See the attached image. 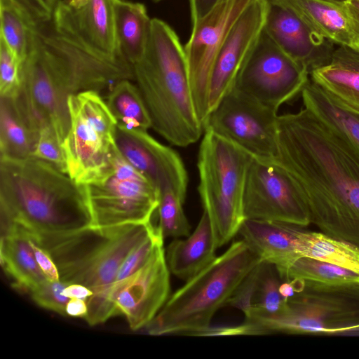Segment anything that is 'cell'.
I'll return each instance as SVG.
<instances>
[{"mask_svg": "<svg viewBox=\"0 0 359 359\" xmlns=\"http://www.w3.org/2000/svg\"><path fill=\"white\" fill-rule=\"evenodd\" d=\"M273 159L321 232L359 248V150L306 108L278 115Z\"/></svg>", "mask_w": 359, "mask_h": 359, "instance_id": "cell-1", "label": "cell"}, {"mask_svg": "<svg viewBox=\"0 0 359 359\" xmlns=\"http://www.w3.org/2000/svg\"><path fill=\"white\" fill-rule=\"evenodd\" d=\"M123 79L133 81L128 61L90 52L57 31L51 20L31 26L15 97L33 130L39 135L51 126L62 144L70 124L69 97L87 90L108 93Z\"/></svg>", "mask_w": 359, "mask_h": 359, "instance_id": "cell-2", "label": "cell"}, {"mask_svg": "<svg viewBox=\"0 0 359 359\" xmlns=\"http://www.w3.org/2000/svg\"><path fill=\"white\" fill-rule=\"evenodd\" d=\"M0 205L1 222L34 233H69L92 224L83 185L32 156H1Z\"/></svg>", "mask_w": 359, "mask_h": 359, "instance_id": "cell-3", "label": "cell"}, {"mask_svg": "<svg viewBox=\"0 0 359 359\" xmlns=\"http://www.w3.org/2000/svg\"><path fill=\"white\" fill-rule=\"evenodd\" d=\"M132 67L151 128L173 146L196 142L204 129L193 100L184 47L168 23L151 19L145 52Z\"/></svg>", "mask_w": 359, "mask_h": 359, "instance_id": "cell-4", "label": "cell"}, {"mask_svg": "<svg viewBox=\"0 0 359 359\" xmlns=\"http://www.w3.org/2000/svg\"><path fill=\"white\" fill-rule=\"evenodd\" d=\"M154 228L149 222L30 236L50 253L61 281L86 286L93 292L87 299L89 304L109 306L114 304L111 291L121 264Z\"/></svg>", "mask_w": 359, "mask_h": 359, "instance_id": "cell-5", "label": "cell"}, {"mask_svg": "<svg viewBox=\"0 0 359 359\" xmlns=\"http://www.w3.org/2000/svg\"><path fill=\"white\" fill-rule=\"evenodd\" d=\"M262 260L242 239L172 294L145 327L150 335L202 336L215 313Z\"/></svg>", "mask_w": 359, "mask_h": 359, "instance_id": "cell-6", "label": "cell"}, {"mask_svg": "<svg viewBox=\"0 0 359 359\" xmlns=\"http://www.w3.org/2000/svg\"><path fill=\"white\" fill-rule=\"evenodd\" d=\"M243 335H359V283L302 286L273 315L245 316Z\"/></svg>", "mask_w": 359, "mask_h": 359, "instance_id": "cell-7", "label": "cell"}, {"mask_svg": "<svg viewBox=\"0 0 359 359\" xmlns=\"http://www.w3.org/2000/svg\"><path fill=\"white\" fill-rule=\"evenodd\" d=\"M204 133L197 163L198 193L219 248L238 233L245 220L244 186L252 156L211 131Z\"/></svg>", "mask_w": 359, "mask_h": 359, "instance_id": "cell-8", "label": "cell"}, {"mask_svg": "<svg viewBox=\"0 0 359 359\" xmlns=\"http://www.w3.org/2000/svg\"><path fill=\"white\" fill-rule=\"evenodd\" d=\"M70 124L62 144L68 175L83 185L110 168L118 150L117 121L101 94L87 90L67 101Z\"/></svg>", "mask_w": 359, "mask_h": 359, "instance_id": "cell-9", "label": "cell"}, {"mask_svg": "<svg viewBox=\"0 0 359 359\" xmlns=\"http://www.w3.org/2000/svg\"><path fill=\"white\" fill-rule=\"evenodd\" d=\"M83 187L95 228L149 223L159 203L157 187L118 149L107 171Z\"/></svg>", "mask_w": 359, "mask_h": 359, "instance_id": "cell-10", "label": "cell"}, {"mask_svg": "<svg viewBox=\"0 0 359 359\" xmlns=\"http://www.w3.org/2000/svg\"><path fill=\"white\" fill-rule=\"evenodd\" d=\"M277 112L233 87L209 113L203 128L254 158L274 159Z\"/></svg>", "mask_w": 359, "mask_h": 359, "instance_id": "cell-11", "label": "cell"}, {"mask_svg": "<svg viewBox=\"0 0 359 359\" xmlns=\"http://www.w3.org/2000/svg\"><path fill=\"white\" fill-rule=\"evenodd\" d=\"M309 76L308 69L281 50L263 29L233 87L278 111L302 93Z\"/></svg>", "mask_w": 359, "mask_h": 359, "instance_id": "cell-12", "label": "cell"}, {"mask_svg": "<svg viewBox=\"0 0 359 359\" xmlns=\"http://www.w3.org/2000/svg\"><path fill=\"white\" fill-rule=\"evenodd\" d=\"M245 219L278 221L306 227L308 208L290 174L273 159L252 157L244 186Z\"/></svg>", "mask_w": 359, "mask_h": 359, "instance_id": "cell-13", "label": "cell"}, {"mask_svg": "<svg viewBox=\"0 0 359 359\" xmlns=\"http://www.w3.org/2000/svg\"><path fill=\"white\" fill-rule=\"evenodd\" d=\"M251 1L217 0L204 16L191 24V35L184 47L193 100L203 127L208 116V84L215 59Z\"/></svg>", "mask_w": 359, "mask_h": 359, "instance_id": "cell-14", "label": "cell"}, {"mask_svg": "<svg viewBox=\"0 0 359 359\" xmlns=\"http://www.w3.org/2000/svg\"><path fill=\"white\" fill-rule=\"evenodd\" d=\"M170 273L161 244L138 271L113 285L111 300L133 330L145 327L169 298Z\"/></svg>", "mask_w": 359, "mask_h": 359, "instance_id": "cell-15", "label": "cell"}, {"mask_svg": "<svg viewBox=\"0 0 359 359\" xmlns=\"http://www.w3.org/2000/svg\"><path fill=\"white\" fill-rule=\"evenodd\" d=\"M52 22L57 31L90 52L126 60L117 39L113 0H87L79 7L58 0Z\"/></svg>", "mask_w": 359, "mask_h": 359, "instance_id": "cell-16", "label": "cell"}, {"mask_svg": "<svg viewBox=\"0 0 359 359\" xmlns=\"http://www.w3.org/2000/svg\"><path fill=\"white\" fill-rule=\"evenodd\" d=\"M267 8V0H252L230 29L212 65L208 84V114L233 87L262 34Z\"/></svg>", "mask_w": 359, "mask_h": 359, "instance_id": "cell-17", "label": "cell"}, {"mask_svg": "<svg viewBox=\"0 0 359 359\" xmlns=\"http://www.w3.org/2000/svg\"><path fill=\"white\" fill-rule=\"evenodd\" d=\"M116 142L121 155L147 177L158 191L169 188L186 198L188 175L178 154L147 131L117 126Z\"/></svg>", "mask_w": 359, "mask_h": 359, "instance_id": "cell-18", "label": "cell"}, {"mask_svg": "<svg viewBox=\"0 0 359 359\" xmlns=\"http://www.w3.org/2000/svg\"><path fill=\"white\" fill-rule=\"evenodd\" d=\"M264 31L286 55L309 73L332 62L336 45L311 29L290 9L267 0Z\"/></svg>", "mask_w": 359, "mask_h": 359, "instance_id": "cell-19", "label": "cell"}, {"mask_svg": "<svg viewBox=\"0 0 359 359\" xmlns=\"http://www.w3.org/2000/svg\"><path fill=\"white\" fill-rule=\"evenodd\" d=\"M303 228L283 222L245 219L238 233L262 261L276 266L280 277L301 257L299 234Z\"/></svg>", "mask_w": 359, "mask_h": 359, "instance_id": "cell-20", "label": "cell"}, {"mask_svg": "<svg viewBox=\"0 0 359 359\" xmlns=\"http://www.w3.org/2000/svg\"><path fill=\"white\" fill-rule=\"evenodd\" d=\"M1 263L15 285L29 292L47 278L34 257L30 238L25 228L1 222Z\"/></svg>", "mask_w": 359, "mask_h": 359, "instance_id": "cell-21", "label": "cell"}, {"mask_svg": "<svg viewBox=\"0 0 359 359\" xmlns=\"http://www.w3.org/2000/svg\"><path fill=\"white\" fill-rule=\"evenodd\" d=\"M210 222L203 212L194 231L185 239L174 238L165 250L170 272L187 281L216 257L217 250Z\"/></svg>", "mask_w": 359, "mask_h": 359, "instance_id": "cell-22", "label": "cell"}, {"mask_svg": "<svg viewBox=\"0 0 359 359\" xmlns=\"http://www.w3.org/2000/svg\"><path fill=\"white\" fill-rule=\"evenodd\" d=\"M293 12L311 29L337 46L351 47L344 4L327 0H273Z\"/></svg>", "mask_w": 359, "mask_h": 359, "instance_id": "cell-23", "label": "cell"}, {"mask_svg": "<svg viewBox=\"0 0 359 359\" xmlns=\"http://www.w3.org/2000/svg\"><path fill=\"white\" fill-rule=\"evenodd\" d=\"M117 39L121 51L131 66L144 55L151 25L144 4L113 0Z\"/></svg>", "mask_w": 359, "mask_h": 359, "instance_id": "cell-24", "label": "cell"}, {"mask_svg": "<svg viewBox=\"0 0 359 359\" xmlns=\"http://www.w3.org/2000/svg\"><path fill=\"white\" fill-rule=\"evenodd\" d=\"M301 95L305 108L344 135L359 150V111L337 100L311 79Z\"/></svg>", "mask_w": 359, "mask_h": 359, "instance_id": "cell-25", "label": "cell"}, {"mask_svg": "<svg viewBox=\"0 0 359 359\" xmlns=\"http://www.w3.org/2000/svg\"><path fill=\"white\" fill-rule=\"evenodd\" d=\"M38 135L32 130L15 96L1 97V156L22 158L31 156Z\"/></svg>", "mask_w": 359, "mask_h": 359, "instance_id": "cell-26", "label": "cell"}, {"mask_svg": "<svg viewBox=\"0 0 359 359\" xmlns=\"http://www.w3.org/2000/svg\"><path fill=\"white\" fill-rule=\"evenodd\" d=\"M299 252L308 257L359 273V248L321 231L302 229Z\"/></svg>", "mask_w": 359, "mask_h": 359, "instance_id": "cell-27", "label": "cell"}, {"mask_svg": "<svg viewBox=\"0 0 359 359\" xmlns=\"http://www.w3.org/2000/svg\"><path fill=\"white\" fill-rule=\"evenodd\" d=\"M130 79L116 83L107 95L106 102L117 126L128 130H144L151 128V121L138 90Z\"/></svg>", "mask_w": 359, "mask_h": 359, "instance_id": "cell-28", "label": "cell"}, {"mask_svg": "<svg viewBox=\"0 0 359 359\" xmlns=\"http://www.w3.org/2000/svg\"><path fill=\"white\" fill-rule=\"evenodd\" d=\"M309 75L323 90L359 111V72L330 63L313 69Z\"/></svg>", "mask_w": 359, "mask_h": 359, "instance_id": "cell-29", "label": "cell"}, {"mask_svg": "<svg viewBox=\"0 0 359 359\" xmlns=\"http://www.w3.org/2000/svg\"><path fill=\"white\" fill-rule=\"evenodd\" d=\"M256 278L252 304L243 312L245 316L252 315H273L283 307L285 299L280 294L283 282L276 266L262 261L255 266Z\"/></svg>", "mask_w": 359, "mask_h": 359, "instance_id": "cell-30", "label": "cell"}, {"mask_svg": "<svg viewBox=\"0 0 359 359\" xmlns=\"http://www.w3.org/2000/svg\"><path fill=\"white\" fill-rule=\"evenodd\" d=\"M283 281L299 279L323 284L359 283V273L308 257L296 259L282 274Z\"/></svg>", "mask_w": 359, "mask_h": 359, "instance_id": "cell-31", "label": "cell"}, {"mask_svg": "<svg viewBox=\"0 0 359 359\" xmlns=\"http://www.w3.org/2000/svg\"><path fill=\"white\" fill-rule=\"evenodd\" d=\"M0 39L13 52L21 65L29 46L32 24L9 0H0Z\"/></svg>", "mask_w": 359, "mask_h": 359, "instance_id": "cell-32", "label": "cell"}, {"mask_svg": "<svg viewBox=\"0 0 359 359\" xmlns=\"http://www.w3.org/2000/svg\"><path fill=\"white\" fill-rule=\"evenodd\" d=\"M184 200L171 189L159 191L157 226L164 238H180L191 233V226L183 210Z\"/></svg>", "mask_w": 359, "mask_h": 359, "instance_id": "cell-33", "label": "cell"}, {"mask_svg": "<svg viewBox=\"0 0 359 359\" xmlns=\"http://www.w3.org/2000/svg\"><path fill=\"white\" fill-rule=\"evenodd\" d=\"M163 239L158 227L155 226L127 255L119 269L116 281L124 280L138 271L149 260L156 248L163 244Z\"/></svg>", "mask_w": 359, "mask_h": 359, "instance_id": "cell-34", "label": "cell"}, {"mask_svg": "<svg viewBox=\"0 0 359 359\" xmlns=\"http://www.w3.org/2000/svg\"><path fill=\"white\" fill-rule=\"evenodd\" d=\"M32 156L45 161L67 174L62 144L51 126H45L39 130Z\"/></svg>", "mask_w": 359, "mask_h": 359, "instance_id": "cell-35", "label": "cell"}, {"mask_svg": "<svg viewBox=\"0 0 359 359\" xmlns=\"http://www.w3.org/2000/svg\"><path fill=\"white\" fill-rule=\"evenodd\" d=\"M21 64L6 43L0 39L1 97L15 96L20 86Z\"/></svg>", "mask_w": 359, "mask_h": 359, "instance_id": "cell-36", "label": "cell"}, {"mask_svg": "<svg viewBox=\"0 0 359 359\" xmlns=\"http://www.w3.org/2000/svg\"><path fill=\"white\" fill-rule=\"evenodd\" d=\"M67 285L60 280L46 279L33 289L30 294L34 302L41 307L65 316L66 306L69 298L62 292Z\"/></svg>", "mask_w": 359, "mask_h": 359, "instance_id": "cell-37", "label": "cell"}, {"mask_svg": "<svg viewBox=\"0 0 359 359\" xmlns=\"http://www.w3.org/2000/svg\"><path fill=\"white\" fill-rule=\"evenodd\" d=\"M33 25L53 20L58 0H9Z\"/></svg>", "mask_w": 359, "mask_h": 359, "instance_id": "cell-38", "label": "cell"}, {"mask_svg": "<svg viewBox=\"0 0 359 359\" xmlns=\"http://www.w3.org/2000/svg\"><path fill=\"white\" fill-rule=\"evenodd\" d=\"M29 236L35 259L46 278L50 280H60L57 266L50 253Z\"/></svg>", "mask_w": 359, "mask_h": 359, "instance_id": "cell-39", "label": "cell"}, {"mask_svg": "<svg viewBox=\"0 0 359 359\" xmlns=\"http://www.w3.org/2000/svg\"><path fill=\"white\" fill-rule=\"evenodd\" d=\"M344 6L351 32V48L359 52V0H348Z\"/></svg>", "mask_w": 359, "mask_h": 359, "instance_id": "cell-40", "label": "cell"}, {"mask_svg": "<svg viewBox=\"0 0 359 359\" xmlns=\"http://www.w3.org/2000/svg\"><path fill=\"white\" fill-rule=\"evenodd\" d=\"M331 63L359 72V52L346 46H337Z\"/></svg>", "mask_w": 359, "mask_h": 359, "instance_id": "cell-41", "label": "cell"}, {"mask_svg": "<svg viewBox=\"0 0 359 359\" xmlns=\"http://www.w3.org/2000/svg\"><path fill=\"white\" fill-rule=\"evenodd\" d=\"M217 0H189L191 24L204 16Z\"/></svg>", "mask_w": 359, "mask_h": 359, "instance_id": "cell-42", "label": "cell"}, {"mask_svg": "<svg viewBox=\"0 0 359 359\" xmlns=\"http://www.w3.org/2000/svg\"><path fill=\"white\" fill-rule=\"evenodd\" d=\"M88 313L86 300L70 298L66 306V314L73 317L85 318Z\"/></svg>", "mask_w": 359, "mask_h": 359, "instance_id": "cell-43", "label": "cell"}, {"mask_svg": "<svg viewBox=\"0 0 359 359\" xmlns=\"http://www.w3.org/2000/svg\"><path fill=\"white\" fill-rule=\"evenodd\" d=\"M62 294L68 298H79L87 300L93 294L91 290L86 286L78 284H68L64 289Z\"/></svg>", "mask_w": 359, "mask_h": 359, "instance_id": "cell-44", "label": "cell"}, {"mask_svg": "<svg viewBox=\"0 0 359 359\" xmlns=\"http://www.w3.org/2000/svg\"><path fill=\"white\" fill-rule=\"evenodd\" d=\"M279 292L284 299L292 297L295 292V286L292 280L283 281L279 287Z\"/></svg>", "mask_w": 359, "mask_h": 359, "instance_id": "cell-45", "label": "cell"}, {"mask_svg": "<svg viewBox=\"0 0 359 359\" xmlns=\"http://www.w3.org/2000/svg\"><path fill=\"white\" fill-rule=\"evenodd\" d=\"M327 1H330L335 2V3H339V4H344L346 1H348V0H327Z\"/></svg>", "mask_w": 359, "mask_h": 359, "instance_id": "cell-46", "label": "cell"}, {"mask_svg": "<svg viewBox=\"0 0 359 359\" xmlns=\"http://www.w3.org/2000/svg\"><path fill=\"white\" fill-rule=\"evenodd\" d=\"M152 1H154V2H159V1H163V0H152Z\"/></svg>", "mask_w": 359, "mask_h": 359, "instance_id": "cell-47", "label": "cell"}]
</instances>
